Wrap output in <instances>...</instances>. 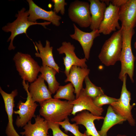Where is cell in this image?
<instances>
[{
  "instance_id": "obj_1",
  "label": "cell",
  "mask_w": 136,
  "mask_h": 136,
  "mask_svg": "<svg viewBox=\"0 0 136 136\" xmlns=\"http://www.w3.org/2000/svg\"><path fill=\"white\" fill-rule=\"evenodd\" d=\"M40 115L48 122L58 123L68 117L72 113L73 105L67 100L51 98L40 104Z\"/></svg>"
},
{
  "instance_id": "obj_2",
  "label": "cell",
  "mask_w": 136,
  "mask_h": 136,
  "mask_svg": "<svg viewBox=\"0 0 136 136\" xmlns=\"http://www.w3.org/2000/svg\"><path fill=\"white\" fill-rule=\"evenodd\" d=\"M122 29V47L120 60L121 64V71L119 78L123 81L125 75L128 74L132 82H133L134 62L135 57L133 55L131 49V41L135 33L134 29Z\"/></svg>"
},
{
  "instance_id": "obj_3",
  "label": "cell",
  "mask_w": 136,
  "mask_h": 136,
  "mask_svg": "<svg viewBox=\"0 0 136 136\" xmlns=\"http://www.w3.org/2000/svg\"><path fill=\"white\" fill-rule=\"evenodd\" d=\"M29 16L28 10L26 11L24 8H22L20 10L18 11L15 17L16 19L13 22L9 23L3 26L2 28L3 31L6 32H10L11 34L8 38L7 42L10 41L8 47L9 50H14L15 47L14 46L13 42L14 38L18 35L24 33L28 38L26 32L28 28L31 26L35 25H40L44 28H46V26L50 24L49 22H32L29 21L28 17Z\"/></svg>"
},
{
  "instance_id": "obj_4",
  "label": "cell",
  "mask_w": 136,
  "mask_h": 136,
  "mask_svg": "<svg viewBox=\"0 0 136 136\" xmlns=\"http://www.w3.org/2000/svg\"><path fill=\"white\" fill-rule=\"evenodd\" d=\"M122 29L114 32L105 42L98 57L105 66L114 65L119 61L122 47Z\"/></svg>"
},
{
  "instance_id": "obj_5",
  "label": "cell",
  "mask_w": 136,
  "mask_h": 136,
  "mask_svg": "<svg viewBox=\"0 0 136 136\" xmlns=\"http://www.w3.org/2000/svg\"><path fill=\"white\" fill-rule=\"evenodd\" d=\"M13 60L23 80L31 83L37 79L41 67L30 54L18 52L15 55Z\"/></svg>"
},
{
  "instance_id": "obj_6",
  "label": "cell",
  "mask_w": 136,
  "mask_h": 136,
  "mask_svg": "<svg viewBox=\"0 0 136 136\" xmlns=\"http://www.w3.org/2000/svg\"><path fill=\"white\" fill-rule=\"evenodd\" d=\"M22 84L27 93L26 100L25 102L20 100L17 104V108L18 110L14 111V113L18 114L15 124L18 127H23L33 117L36 116L35 113L36 108L38 106L33 100L28 90L29 86L28 82L26 83L25 81L23 80Z\"/></svg>"
},
{
  "instance_id": "obj_7",
  "label": "cell",
  "mask_w": 136,
  "mask_h": 136,
  "mask_svg": "<svg viewBox=\"0 0 136 136\" xmlns=\"http://www.w3.org/2000/svg\"><path fill=\"white\" fill-rule=\"evenodd\" d=\"M126 78L127 75L124 77L122 81L120 98L117 101L112 103L110 105L116 113L125 119L131 126H134L135 122L131 111L135 104L131 105L130 104L131 94L126 87Z\"/></svg>"
},
{
  "instance_id": "obj_8",
  "label": "cell",
  "mask_w": 136,
  "mask_h": 136,
  "mask_svg": "<svg viewBox=\"0 0 136 136\" xmlns=\"http://www.w3.org/2000/svg\"><path fill=\"white\" fill-rule=\"evenodd\" d=\"M69 18L82 28L90 26L91 16L90 4L87 2L76 0L71 3L68 9Z\"/></svg>"
},
{
  "instance_id": "obj_9",
  "label": "cell",
  "mask_w": 136,
  "mask_h": 136,
  "mask_svg": "<svg viewBox=\"0 0 136 136\" xmlns=\"http://www.w3.org/2000/svg\"><path fill=\"white\" fill-rule=\"evenodd\" d=\"M75 47L73 44L69 42L64 41L62 43L61 46L57 50L59 54H65V56L63 58L64 64L65 67L64 73L66 76L69 75L70 69L74 65L82 68H87L86 63L87 59L85 57L79 58L75 52Z\"/></svg>"
},
{
  "instance_id": "obj_10",
  "label": "cell",
  "mask_w": 136,
  "mask_h": 136,
  "mask_svg": "<svg viewBox=\"0 0 136 136\" xmlns=\"http://www.w3.org/2000/svg\"><path fill=\"white\" fill-rule=\"evenodd\" d=\"M120 7L113 5L111 3L107 7L104 19L98 29L100 33L106 35L121 28L119 23Z\"/></svg>"
},
{
  "instance_id": "obj_11",
  "label": "cell",
  "mask_w": 136,
  "mask_h": 136,
  "mask_svg": "<svg viewBox=\"0 0 136 136\" xmlns=\"http://www.w3.org/2000/svg\"><path fill=\"white\" fill-rule=\"evenodd\" d=\"M29 6L28 17L29 21L37 22L39 19H43L50 22L54 25L58 26L60 25L61 17L52 10L46 11L39 6L32 0H27Z\"/></svg>"
},
{
  "instance_id": "obj_12",
  "label": "cell",
  "mask_w": 136,
  "mask_h": 136,
  "mask_svg": "<svg viewBox=\"0 0 136 136\" xmlns=\"http://www.w3.org/2000/svg\"><path fill=\"white\" fill-rule=\"evenodd\" d=\"M73 105L71 114L75 115L77 113L87 110L93 115L101 116L104 110L99 108L94 104L92 99L85 93L83 88L78 97L70 102Z\"/></svg>"
},
{
  "instance_id": "obj_13",
  "label": "cell",
  "mask_w": 136,
  "mask_h": 136,
  "mask_svg": "<svg viewBox=\"0 0 136 136\" xmlns=\"http://www.w3.org/2000/svg\"><path fill=\"white\" fill-rule=\"evenodd\" d=\"M74 29V34H70V37L73 39L78 41L83 49L85 58L88 60L90 51L93 44V41L97 37L100 36L98 30H92L90 32H86L81 30L73 24Z\"/></svg>"
},
{
  "instance_id": "obj_14",
  "label": "cell",
  "mask_w": 136,
  "mask_h": 136,
  "mask_svg": "<svg viewBox=\"0 0 136 136\" xmlns=\"http://www.w3.org/2000/svg\"><path fill=\"white\" fill-rule=\"evenodd\" d=\"M0 93L4 100L5 108L7 114L8 122L5 132L7 136H21L16 131L13 124V115L15 106L14 98L18 95L17 90L12 91L10 93H7L0 87Z\"/></svg>"
},
{
  "instance_id": "obj_15",
  "label": "cell",
  "mask_w": 136,
  "mask_h": 136,
  "mask_svg": "<svg viewBox=\"0 0 136 136\" xmlns=\"http://www.w3.org/2000/svg\"><path fill=\"white\" fill-rule=\"evenodd\" d=\"M104 117L94 115L89 112L84 110L80 112L72 118L71 121L77 124L82 125L86 128L84 133L89 136H101L95 127L94 121L95 120L104 119ZM107 136H109L107 135Z\"/></svg>"
},
{
  "instance_id": "obj_16",
  "label": "cell",
  "mask_w": 136,
  "mask_h": 136,
  "mask_svg": "<svg viewBox=\"0 0 136 136\" xmlns=\"http://www.w3.org/2000/svg\"><path fill=\"white\" fill-rule=\"evenodd\" d=\"M119 19L122 27L134 29L136 25V0H128L120 8Z\"/></svg>"
},
{
  "instance_id": "obj_17",
  "label": "cell",
  "mask_w": 136,
  "mask_h": 136,
  "mask_svg": "<svg viewBox=\"0 0 136 136\" xmlns=\"http://www.w3.org/2000/svg\"><path fill=\"white\" fill-rule=\"evenodd\" d=\"M40 74L34 81L30 83L28 87L29 91L33 100L40 104L52 98V94L48 88Z\"/></svg>"
},
{
  "instance_id": "obj_18",
  "label": "cell",
  "mask_w": 136,
  "mask_h": 136,
  "mask_svg": "<svg viewBox=\"0 0 136 136\" xmlns=\"http://www.w3.org/2000/svg\"><path fill=\"white\" fill-rule=\"evenodd\" d=\"M40 116L37 115L35 118L33 124L31 123V121H29L23 127L24 131L20 134L24 136H50L48 132V121Z\"/></svg>"
},
{
  "instance_id": "obj_19",
  "label": "cell",
  "mask_w": 136,
  "mask_h": 136,
  "mask_svg": "<svg viewBox=\"0 0 136 136\" xmlns=\"http://www.w3.org/2000/svg\"><path fill=\"white\" fill-rule=\"evenodd\" d=\"M90 70L87 68H82L74 65L71 67L69 74L65 80V82H70L73 84L75 89L74 93L76 98H78L83 88V82L86 77L89 74Z\"/></svg>"
},
{
  "instance_id": "obj_20",
  "label": "cell",
  "mask_w": 136,
  "mask_h": 136,
  "mask_svg": "<svg viewBox=\"0 0 136 136\" xmlns=\"http://www.w3.org/2000/svg\"><path fill=\"white\" fill-rule=\"evenodd\" d=\"M35 43L39 52L36 53L35 56L41 59L42 66H48L52 68L59 73V67L54 60L52 53L53 47L50 46V42L46 40L45 46L44 47L40 41H39L38 42H36Z\"/></svg>"
},
{
  "instance_id": "obj_21",
  "label": "cell",
  "mask_w": 136,
  "mask_h": 136,
  "mask_svg": "<svg viewBox=\"0 0 136 136\" xmlns=\"http://www.w3.org/2000/svg\"><path fill=\"white\" fill-rule=\"evenodd\" d=\"M91 23L90 26L92 30H98L103 20L107 5L102 0H89Z\"/></svg>"
},
{
  "instance_id": "obj_22",
  "label": "cell",
  "mask_w": 136,
  "mask_h": 136,
  "mask_svg": "<svg viewBox=\"0 0 136 136\" xmlns=\"http://www.w3.org/2000/svg\"><path fill=\"white\" fill-rule=\"evenodd\" d=\"M100 130L98 131L101 136H107L109 130L114 125L121 124L126 120L116 113L110 105L108 107Z\"/></svg>"
},
{
  "instance_id": "obj_23",
  "label": "cell",
  "mask_w": 136,
  "mask_h": 136,
  "mask_svg": "<svg viewBox=\"0 0 136 136\" xmlns=\"http://www.w3.org/2000/svg\"><path fill=\"white\" fill-rule=\"evenodd\" d=\"M40 72L42 77L47 83L49 90L52 94H54L60 86L55 77L57 71L48 66H41Z\"/></svg>"
},
{
  "instance_id": "obj_24",
  "label": "cell",
  "mask_w": 136,
  "mask_h": 136,
  "mask_svg": "<svg viewBox=\"0 0 136 136\" xmlns=\"http://www.w3.org/2000/svg\"><path fill=\"white\" fill-rule=\"evenodd\" d=\"M75 91L74 87L71 83L64 86H60L53 98L64 99L72 102L76 99V96L74 94Z\"/></svg>"
},
{
  "instance_id": "obj_25",
  "label": "cell",
  "mask_w": 136,
  "mask_h": 136,
  "mask_svg": "<svg viewBox=\"0 0 136 136\" xmlns=\"http://www.w3.org/2000/svg\"><path fill=\"white\" fill-rule=\"evenodd\" d=\"M86 87L83 90L85 93L92 99L104 94L101 87L96 86L90 80L88 76L84 79Z\"/></svg>"
},
{
  "instance_id": "obj_26",
  "label": "cell",
  "mask_w": 136,
  "mask_h": 136,
  "mask_svg": "<svg viewBox=\"0 0 136 136\" xmlns=\"http://www.w3.org/2000/svg\"><path fill=\"white\" fill-rule=\"evenodd\" d=\"M58 123L64 129L65 132L70 131L75 136H89L81 132L79 130V126L76 123L71 124L68 117L63 121Z\"/></svg>"
},
{
  "instance_id": "obj_27",
  "label": "cell",
  "mask_w": 136,
  "mask_h": 136,
  "mask_svg": "<svg viewBox=\"0 0 136 136\" xmlns=\"http://www.w3.org/2000/svg\"><path fill=\"white\" fill-rule=\"evenodd\" d=\"M118 98L110 97L105 94L101 95L92 99L95 105L99 108L105 105H110L112 103L117 101Z\"/></svg>"
},
{
  "instance_id": "obj_28",
  "label": "cell",
  "mask_w": 136,
  "mask_h": 136,
  "mask_svg": "<svg viewBox=\"0 0 136 136\" xmlns=\"http://www.w3.org/2000/svg\"><path fill=\"white\" fill-rule=\"evenodd\" d=\"M52 2L54 3L53 11L57 14L60 12V14L63 15L65 14V6L67 5V3L64 0H52Z\"/></svg>"
},
{
  "instance_id": "obj_29",
  "label": "cell",
  "mask_w": 136,
  "mask_h": 136,
  "mask_svg": "<svg viewBox=\"0 0 136 136\" xmlns=\"http://www.w3.org/2000/svg\"><path fill=\"white\" fill-rule=\"evenodd\" d=\"M48 127L52 131L53 136H70L63 132L59 127L57 123L48 122Z\"/></svg>"
},
{
  "instance_id": "obj_30",
  "label": "cell",
  "mask_w": 136,
  "mask_h": 136,
  "mask_svg": "<svg viewBox=\"0 0 136 136\" xmlns=\"http://www.w3.org/2000/svg\"><path fill=\"white\" fill-rule=\"evenodd\" d=\"M128 0H110V3L116 7H120L123 5Z\"/></svg>"
},
{
  "instance_id": "obj_31",
  "label": "cell",
  "mask_w": 136,
  "mask_h": 136,
  "mask_svg": "<svg viewBox=\"0 0 136 136\" xmlns=\"http://www.w3.org/2000/svg\"><path fill=\"white\" fill-rule=\"evenodd\" d=\"M117 136H127L126 135H125L124 134H118Z\"/></svg>"
},
{
  "instance_id": "obj_32",
  "label": "cell",
  "mask_w": 136,
  "mask_h": 136,
  "mask_svg": "<svg viewBox=\"0 0 136 136\" xmlns=\"http://www.w3.org/2000/svg\"><path fill=\"white\" fill-rule=\"evenodd\" d=\"M134 48L135 49H136V41L135 42L134 44Z\"/></svg>"
}]
</instances>
